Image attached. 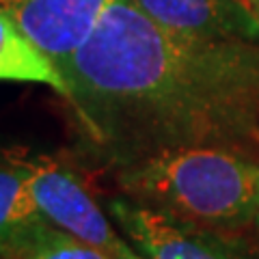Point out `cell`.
<instances>
[{
    "label": "cell",
    "mask_w": 259,
    "mask_h": 259,
    "mask_svg": "<svg viewBox=\"0 0 259 259\" xmlns=\"http://www.w3.org/2000/svg\"><path fill=\"white\" fill-rule=\"evenodd\" d=\"M0 259H110L104 250L78 240L46 216L28 225Z\"/></svg>",
    "instance_id": "9"
},
{
    "label": "cell",
    "mask_w": 259,
    "mask_h": 259,
    "mask_svg": "<svg viewBox=\"0 0 259 259\" xmlns=\"http://www.w3.org/2000/svg\"><path fill=\"white\" fill-rule=\"evenodd\" d=\"M65 100L95 162L218 147L257 160L259 44L162 28L136 0H110L71 61Z\"/></svg>",
    "instance_id": "1"
},
{
    "label": "cell",
    "mask_w": 259,
    "mask_h": 259,
    "mask_svg": "<svg viewBox=\"0 0 259 259\" xmlns=\"http://www.w3.org/2000/svg\"><path fill=\"white\" fill-rule=\"evenodd\" d=\"M136 5L175 35L259 44V22L242 0H136Z\"/></svg>",
    "instance_id": "6"
},
{
    "label": "cell",
    "mask_w": 259,
    "mask_h": 259,
    "mask_svg": "<svg viewBox=\"0 0 259 259\" xmlns=\"http://www.w3.org/2000/svg\"><path fill=\"white\" fill-rule=\"evenodd\" d=\"M32 197L48 221L78 240L104 250L110 259H145L119 231L108 209L95 201L84 180L69 164L50 156H18Z\"/></svg>",
    "instance_id": "3"
},
{
    "label": "cell",
    "mask_w": 259,
    "mask_h": 259,
    "mask_svg": "<svg viewBox=\"0 0 259 259\" xmlns=\"http://www.w3.org/2000/svg\"><path fill=\"white\" fill-rule=\"evenodd\" d=\"M255 221H257V223H259V214H257V218H255Z\"/></svg>",
    "instance_id": "11"
},
{
    "label": "cell",
    "mask_w": 259,
    "mask_h": 259,
    "mask_svg": "<svg viewBox=\"0 0 259 259\" xmlns=\"http://www.w3.org/2000/svg\"><path fill=\"white\" fill-rule=\"evenodd\" d=\"M125 197L201 227L255 221L259 162L218 147L166 149L112 168Z\"/></svg>",
    "instance_id": "2"
},
{
    "label": "cell",
    "mask_w": 259,
    "mask_h": 259,
    "mask_svg": "<svg viewBox=\"0 0 259 259\" xmlns=\"http://www.w3.org/2000/svg\"><path fill=\"white\" fill-rule=\"evenodd\" d=\"M41 216L18 156H0V255L28 225Z\"/></svg>",
    "instance_id": "8"
},
{
    "label": "cell",
    "mask_w": 259,
    "mask_h": 259,
    "mask_svg": "<svg viewBox=\"0 0 259 259\" xmlns=\"http://www.w3.org/2000/svg\"><path fill=\"white\" fill-rule=\"evenodd\" d=\"M0 82L46 84L63 100L69 97V84L54 61L5 13H0Z\"/></svg>",
    "instance_id": "7"
},
{
    "label": "cell",
    "mask_w": 259,
    "mask_h": 259,
    "mask_svg": "<svg viewBox=\"0 0 259 259\" xmlns=\"http://www.w3.org/2000/svg\"><path fill=\"white\" fill-rule=\"evenodd\" d=\"M108 5L110 0H0V13L18 24L67 80L71 61Z\"/></svg>",
    "instance_id": "5"
},
{
    "label": "cell",
    "mask_w": 259,
    "mask_h": 259,
    "mask_svg": "<svg viewBox=\"0 0 259 259\" xmlns=\"http://www.w3.org/2000/svg\"><path fill=\"white\" fill-rule=\"evenodd\" d=\"M119 231L145 259H240L214 233L130 197L108 203Z\"/></svg>",
    "instance_id": "4"
},
{
    "label": "cell",
    "mask_w": 259,
    "mask_h": 259,
    "mask_svg": "<svg viewBox=\"0 0 259 259\" xmlns=\"http://www.w3.org/2000/svg\"><path fill=\"white\" fill-rule=\"evenodd\" d=\"M242 3L246 5V9L253 13V18L259 22V0H242Z\"/></svg>",
    "instance_id": "10"
}]
</instances>
